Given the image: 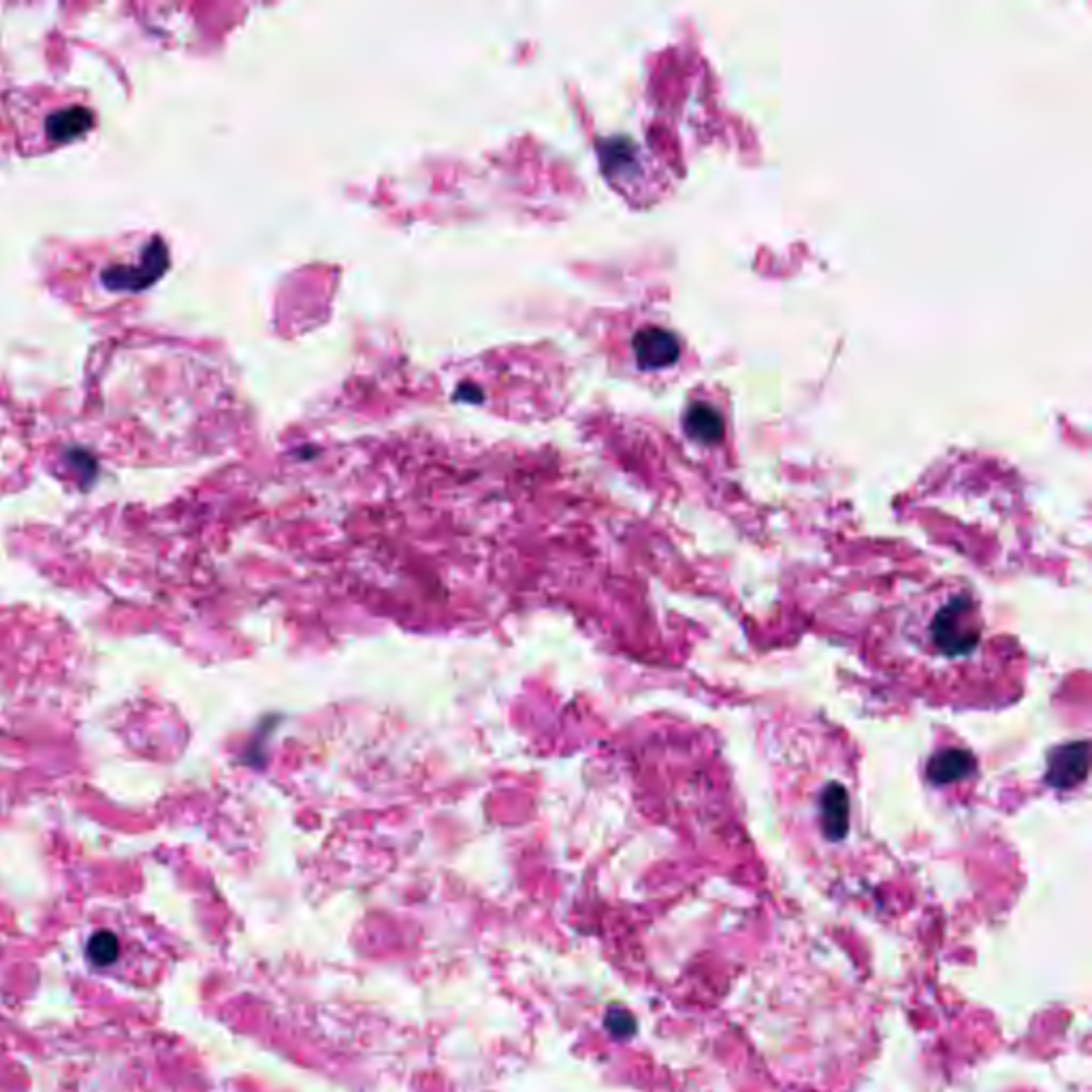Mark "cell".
Instances as JSON below:
<instances>
[{"mask_svg":"<svg viewBox=\"0 0 1092 1092\" xmlns=\"http://www.w3.org/2000/svg\"><path fill=\"white\" fill-rule=\"evenodd\" d=\"M686 430L693 440L717 442L723 434V423L715 407H711L707 404H696L689 407V412L686 416Z\"/></svg>","mask_w":1092,"mask_h":1092,"instance_id":"3","label":"cell"},{"mask_svg":"<svg viewBox=\"0 0 1092 1092\" xmlns=\"http://www.w3.org/2000/svg\"><path fill=\"white\" fill-rule=\"evenodd\" d=\"M634 352L642 367L658 370V367L672 365L679 359L681 346L670 331L659 329V326H649V329L636 333Z\"/></svg>","mask_w":1092,"mask_h":1092,"instance_id":"2","label":"cell"},{"mask_svg":"<svg viewBox=\"0 0 1092 1092\" xmlns=\"http://www.w3.org/2000/svg\"><path fill=\"white\" fill-rule=\"evenodd\" d=\"M907 636L917 640L928 658L945 663H963L977 656L984 645V619L971 594L963 589H938L924 598L910 619Z\"/></svg>","mask_w":1092,"mask_h":1092,"instance_id":"1","label":"cell"},{"mask_svg":"<svg viewBox=\"0 0 1092 1092\" xmlns=\"http://www.w3.org/2000/svg\"><path fill=\"white\" fill-rule=\"evenodd\" d=\"M120 954L118 937L109 931H98L88 941V958L98 966L114 965Z\"/></svg>","mask_w":1092,"mask_h":1092,"instance_id":"4","label":"cell"}]
</instances>
